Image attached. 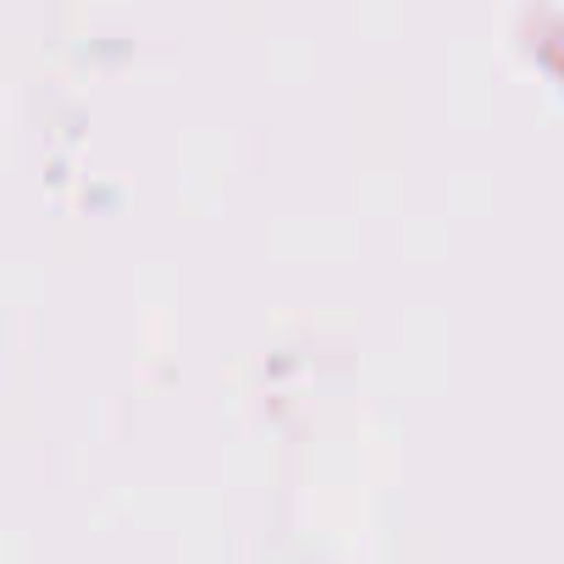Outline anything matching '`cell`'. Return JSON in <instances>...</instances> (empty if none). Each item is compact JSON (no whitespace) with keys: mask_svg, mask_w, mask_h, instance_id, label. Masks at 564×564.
Listing matches in <instances>:
<instances>
[]
</instances>
